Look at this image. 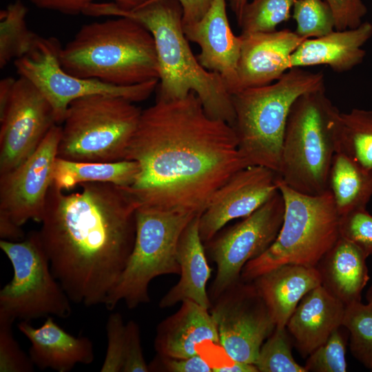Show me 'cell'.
Listing matches in <instances>:
<instances>
[{
    "instance_id": "cell-1",
    "label": "cell",
    "mask_w": 372,
    "mask_h": 372,
    "mask_svg": "<svg viewBox=\"0 0 372 372\" xmlns=\"http://www.w3.org/2000/svg\"><path fill=\"white\" fill-rule=\"evenodd\" d=\"M124 160L139 165L136 180L125 187L139 206L194 216L249 165L234 128L209 116L194 92L183 99L157 98L142 110Z\"/></svg>"
},
{
    "instance_id": "cell-2",
    "label": "cell",
    "mask_w": 372,
    "mask_h": 372,
    "mask_svg": "<svg viewBox=\"0 0 372 372\" xmlns=\"http://www.w3.org/2000/svg\"><path fill=\"white\" fill-rule=\"evenodd\" d=\"M66 194L52 185L39 235L70 300L105 304L132 252L139 207L125 187L89 183Z\"/></svg>"
},
{
    "instance_id": "cell-3",
    "label": "cell",
    "mask_w": 372,
    "mask_h": 372,
    "mask_svg": "<svg viewBox=\"0 0 372 372\" xmlns=\"http://www.w3.org/2000/svg\"><path fill=\"white\" fill-rule=\"evenodd\" d=\"M116 14L139 21L154 37L159 70L157 98L183 99L194 92L209 116L233 126L231 94L222 77L203 67L194 54L177 0H148L134 10L120 7Z\"/></svg>"
},
{
    "instance_id": "cell-4",
    "label": "cell",
    "mask_w": 372,
    "mask_h": 372,
    "mask_svg": "<svg viewBox=\"0 0 372 372\" xmlns=\"http://www.w3.org/2000/svg\"><path fill=\"white\" fill-rule=\"evenodd\" d=\"M114 17L83 25L60 50L63 69L117 86L159 81L152 33L134 19Z\"/></svg>"
},
{
    "instance_id": "cell-5",
    "label": "cell",
    "mask_w": 372,
    "mask_h": 372,
    "mask_svg": "<svg viewBox=\"0 0 372 372\" xmlns=\"http://www.w3.org/2000/svg\"><path fill=\"white\" fill-rule=\"evenodd\" d=\"M324 88V75L292 68L270 84L242 89L231 95L232 127L238 147L249 165L278 174L283 138L292 105L302 94Z\"/></svg>"
},
{
    "instance_id": "cell-6",
    "label": "cell",
    "mask_w": 372,
    "mask_h": 372,
    "mask_svg": "<svg viewBox=\"0 0 372 372\" xmlns=\"http://www.w3.org/2000/svg\"><path fill=\"white\" fill-rule=\"evenodd\" d=\"M340 114L325 87L306 92L295 101L285 127L278 172L288 187L311 196L329 190Z\"/></svg>"
},
{
    "instance_id": "cell-7",
    "label": "cell",
    "mask_w": 372,
    "mask_h": 372,
    "mask_svg": "<svg viewBox=\"0 0 372 372\" xmlns=\"http://www.w3.org/2000/svg\"><path fill=\"white\" fill-rule=\"evenodd\" d=\"M278 189L285 203L282 226L269 247L243 267L244 281L284 265L316 267L340 238V216L329 190L317 196L302 194L280 178Z\"/></svg>"
},
{
    "instance_id": "cell-8",
    "label": "cell",
    "mask_w": 372,
    "mask_h": 372,
    "mask_svg": "<svg viewBox=\"0 0 372 372\" xmlns=\"http://www.w3.org/2000/svg\"><path fill=\"white\" fill-rule=\"evenodd\" d=\"M142 110L125 98L105 94L73 101L62 122L57 157L76 161L124 160Z\"/></svg>"
},
{
    "instance_id": "cell-9",
    "label": "cell",
    "mask_w": 372,
    "mask_h": 372,
    "mask_svg": "<svg viewBox=\"0 0 372 372\" xmlns=\"http://www.w3.org/2000/svg\"><path fill=\"white\" fill-rule=\"evenodd\" d=\"M196 216L139 206L136 211V236L126 265L109 294L105 307L119 302L130 309L150 301L149 285L160 276L180 274L177 245L180 236Z\"/></svg>"
},
{
    "instance_id": "cell-10",
    "label": "cell",
    "mask_w": 372,
    "mask_h": 372,
    "mask_svg": "<svg viewBox=\"0 0 372 372\" xmlns=\"http://www.w3.org/2000/svg\"><path fill=\"white\" fill-rule=\"evenodd\" d=\"M13 269L12 280L0 291V313L28 321L72 313L70 299L54 276L39 232L20 241L0 240Z\"/></svg>"
},
{
    "instance_id": "cell-11",
    "label": "cell",
    "mask_w": 372,
    "mask_h": 372,
    "mask_svg": "<svg viewBox=\"0 0 372 372\" xmlns=\"http://www.w3.org/2000/svg\"><path fill=\"white\" fill-rule=\"evenodd\" d=\"M61 48L55 37H40L29 54L14 61L19 76L30 81L48 101L57 124L62 123L70 104L79 98L105 94L135 103L149 98L158 85V80H153L134 85L117 86L75 76L61 67Z\"/></svg>"
},
{
    "instance_id": "cell-12",
    "label": "cell",
    "mask_w": 372,
    "mask_h": 372,
    "mask_svg": "<svg viewBox=\"0 0 372 372\" xmlns=\"http://www.w3.org/2000/svg\"><path fill=\"white\" fill-rule=\"evenodd\" d=\"M284 213V199L278 189L251 214L205 243L216 265V273L208 291L211 302L240 280L247 262L260 256L273 242Z\"/></svg>"
},
{
    "instance_id": "cell-13",
    "label": "cell",
    "mask_w": 372,
    "mask_h": 372,
    "mask_svg": "<svg viewBox=\"0 0 372 372\" xmlns=\"http://www.w3.org/2000/svg\"><path fill=\"white\" fill-rule=\"evenodd\" d=\"M211 303L219 342L229 359L254 364L276 324L254 282L240 280Z\"/></svg>"
},
{
    "instance_id": "cell-14",
    "label": "cell",
    "mask_w": 372,
    "mask_h": 372,
    "mask_svg": "<svg viewBox=\"0 0 372 372\" xmlns=\"http://www.w3.org/2000/svg\"><path fill=\"white\" fill-rule=\"evenodd\" d=\"M0 174L15 168L37 149L56 123L53 109L28 79H15L0 107Z\"/></svg>"
},
{
    "instance_id": "cell-15",
    "label": "cell",
    "mask_w": 372,
    "mask_h": 372,
    "mask_svg": "<svg viewBox=\"0 0 372 372\" xmlns=\"http://www.w3.org/2000/svg\"><path fill=\"white\" fill-rule=\"evenodd\" d=\"M61 134V126L54 125L32 154L0 174V214L20 227L30 220L41 223L53 183Z\"/></svg>"
},
{
    "instance_id": "cell-16",
    "label": "cell",
    "mask_w": 372,
    "mask_h": 372,
    "mask_svg": "<svg viewBox=\"0 0 372 372\" xmlns=\"http://www.w3.org/2000/svg\"><path fill=\"white\" fill-rule=\"evenodd\" d=\"M279 174L259 165H249L231 175L214 193L199 219L203 243L229 221L245 218L278 191Z\"/></svg>"
},
{
    "instance_id": "cell-17",
    "label": "cell",
    "mask_w": 372,
    "mask_h": 372,
    "mask_svg": "<svg viewBox=\"0 0 372 372\" xmlns=\"http://www.w3.org/2000/svg\"><path fill=\"white\" fill-rule=\"evenodd\" d=\"M227 0H212L200 19L183 26L187 39L200 48L198 61L209 71L218 74L232 95L239 90L238 68L242 38L230 26Z\"/></svg>"
},
{
    "instance_id": "cell-18",
    "label": "cell",
    "mask_w": 372,
    "mask_h": 372,
    "mask_svg": "<svg viewBox=\"0 0 372 372\" xmlns=\"http://www.w3.org/2000/svg\"><path fill=\"white\" fill-rule=\"evenodd\" d=\"M240 35L238 91L279 79L291 69L292 54L307 39L289 29Z\"/></svg>"
},
{
    "instance_id": "cell-19",
    "label": "cell",
    "mask_w": 372,
    "mask_h": 372,
    "mask_svg": "<svg viewBox=\"0 0 372 372\" xmlns=\"http://www.w3.org/2000/svg\"><path fill=\"white\" fill-rule=\"evenodd\" d=\"M17 327L30 341L32 364L41 370L68 372L78 364H90L94 360L91 340L68 333L51 316L39 327L28 321H21Z\"/></svg>"
},
{
    "instance_id": "cell-20",
    "label": "cell",
    "mask_w": 372,
    "mask_h": 372,
    "mask_svg": "<svg viewBox=\"0 0 372 372\" xmlns=\"http://www.w3.org/2000/svg\"><path fill=\"white\" fill-rule=\"evenodd\" d=\"M209 309L192 300L157 326L154 339L156 355L186 358L198 353L204 342L220 343L216 322Z\"/></svg>"
},
{
    "instance_id": "cell-21",
    "label": "cell",
    "mask_w": 372,
    "mask_h": 372,
    "mask_svg": "<svg viewBox=\"0 0 372 372\" xmlns=\"http://www.w3.org/2000/svg\"><path fill=\"white\" fill-rule=\"evenodd\" d=\"M345 305L322 285L300 300L286 325L300 354L308 357L342 326Z\"/></svg>"
},
{
    "instance_id": "cell-22",
    "label": "cell",
    "mask_w": 372,
    "mask_h": 372,
    "mask_svg": "<svg viewBox=\"0 0 372 372\" xmlns=\"http://www.w3.org/2000/svg\"><path fill=\"white\" fill-rule=\"evenodd\" d=\"M371 37L372 23L362 22L355 28L307 39L292 54L291 68L324 65L336 72H347L363 61L366 51L362 47Z\"/></svg>"
},
{
    "instance_id": "cell-23",
    "label": "cell",
    "mask_w": 372,
    "mask_h": 372,
    "mask_svg": "<svg viewBox=\"0 0 372 372\" xmlns=\"http://www.w3.org/2000/svg\"><path fill=\"white\" fill-rule=\"evenodd\" d=\"M200 216L193 218L183 231L177 245L180 280L163 296L159 307H171L179 302L192 300L210 309L211 301L207 283L211 269L207 262L205 248L199 232Z\"/></svg>"
},
{
    "instance_id": "cell-24",
    "label": "cell",
    "mask_w": 372,
    "mask_h": 372,
    "mask_svg": "<svg viewBox=\"0 0 372 372\" xmlns=\"http://www.w3.org/2000/svg\"><path fill=\"white\" fill-rule=\"evenodd\" d=\"M264 299L276 327L285 328L302 298L322 285L316 267L288 264L267 271L253 281Z\"/></svg>"
},
{
    "instance_id": "cell-25",
    "label": "cell",
    "mask_w": 372,
    "mask_h": 372,
    "mask_svg": "<svg viewBox=\"0 0 372 372\" xmlns=\"http://www.w3.org/2000/svg\"><path fill=\"white\" fill-rule=\"evenodd\" d=\"M368 256L355 245L340 236L316 267L322 285L345 306L361 301L369 280Z\"/></svg>"
},
{
    "instance_id": "cell-26",
    "label": "cell",
    "mask_w": 372,
    "mask_h": 372,
    "mask_svg": "<svg viewBox=\"0 0 372 372\" xmlns=\"http://www.w3.org/2000/svg\"><path fill=\"white\" fill-rule=\"evenodd\" d=\"M139 170L138 163L132 160L87 162L57 157L54 163L52 185L62 191L89 183L130 187L136 180Z\"/></svg>"
},
{
    "instance_id": "cell-27",
    "label": "cell",
    "mask_w": 372,
    "mask_h": 372,
    "mask_svg": "<svg viewBox=\"0 0 372 372\" xmlns=\"http://www.w3.org/2000/svg\"><path fill=\"white\" fill-rule=\"evenodd\" d=\"M328 186L339 216L366 209L372 197V168L337 152L332 160Z\"/></svg>"
},
{
    "instance_id": "cell-28",
    "label": "cell",
    "mask_w": 372,
    "mask_h": 372,
    "mask_svg": "<svg viewBox=\"0 0 372 372\" xmlns=\"http://www.w3.org/2000/svg\"><path fill=\"white\" fill-rule=\"evenodd\" d=\"M28 8L21 0L9 3L0 12V68L29 54L41 36L29 29Z\"/></svg>"
},
{
    "instance_id": "cell-29",
    "label": "cell",
    "mask_w": 372,
    "mask_h": 372,
    "mask_svg": "<svg viewBox=\"0 0 372 372\" xmlns=\"http://www.w3.org/2000/svg\"><path fill=\"white\" fill-rule=\"evenodd\" d=\"M336 141V153L372 168V110L354 108L340 112Z\"/></svg>"
},
{
    "instance_id": "cell-30",
    "label": "cell",
    "mask_w": 372,
    "mask_h": 372,
    "mask_svg": "<svg viewBox=\"0 0 372 372\" xmlns=\"http://www.w3.org/2000/svg\"><path fill=\"white\" fill-rule=\"evenodd\" d=\"M107 349L101 372H123L125 365L142 351L138 324L134 320L124 323L119 313H113L106 324Z\"/></svg>"
},
{
    "instance_id": "cell-31",
    "label": "cell",
    "mask_w": 372,
    "mask_h": 372,
    "mask_svg": "<svg viewBox=\"0 0 372 372\" xmlns=\"http://www.w3.org/2000/svg\"><path fill=\"white\" fill-rule=\"evenodd\" d=\"M296 0H249L238 22L240 34L269 32L291 17Z\"/></svg>"
},
{
    "instance_id": "cell-32",
    "label": "cell",
    "mask_w": 372,
    "mask_h": 372,
    "mask_svg": "<svg viewBox=\"0 0 372 372\" xmlns=\"http://www.w3.org/2000/svg\"><path fill=\"white\" fill-rule=\"evenodd\" d=\"M342 326L350 333L351 354L372 371V307L361 301L346 305Z\"/></svg>"
},
{
    "instance_id": "cell-33",
    "label": "cell",
    "mask_w": 372,
    "mask_h": 372,
    "mask_svg": "<svg viewBox=\"0 0 372 372\" xmlns=\"http://www.w3.org/2000/svg\"><path fill=\"white\" fill-rule=\"evenodd\" d=\"M292 9L295 32L304 39L320 37L335 29L334 14L325 0H296Z\"/></svg>"
},
{
    "instance_id": "cell-34",
    "label": "cell",
    "mask_w": 372,
    "mask_h": 372,
    "mask_svg": "<svg viewBox=\"0 0 372 372\" xmlns=\"http://www.w3.org/2000/svg\"><path fill=\"white\" fill-rule=\"evenodd\" d=\"M254 365L259 372H307L292 355L286 327L275 328L262 344Z\"/></svg>"
},
{
    "instance_id": "cell-35",
    "label": "cell",
    "mask_w": 372,
    "mask_h": 372,
    "mask_svg": "<svg viewBox=\"0 0 372 372\" xmlns=\"http://www.w3.org/2000/svg\"><path fill=\"white\" fill-rule=\"evenodd\" d=\"M304 366L307 372L347 371L346 342L339 328L307 357Z\"/></svg>"
},
{
    "instance_id": "cell-36",
    "label": "cell",
    "mask_w": 372,
    "mask_h": 372,
    "mask_svg": "<svg viewBox=\"0 0 372 372\" xmlns=\"http://www.w3.org/2000/svg\"><path fill=\"white\" fill-rule=\"evenodd\" d=\"M14 320L0 313V371L30 372L34 366L13 335L12 326Z\"/></svg>"
},
{
    "instance_id": "cell-37",
    "label": "cell",
    "mask_w": 372,
    "mask_h": 372,
    "mask_svg": "<svg viewBox=\"0 0 372 372\" xmlns=\"http://www.w3.org/2000/svg\"><path fill=\"white\" fill-rule=\"evenodd\" d=\"M249 0H227L237 22ZM331 6L335 17L336 30H344L358 27L367 12L362 0H325Z\"/></svg>"
},
{
    "instance_id": "cell-38",
    "label": "cell",
    "mask_w": 372,
    "mask_h": 372,
    "mask_svg": "<svg viewBox=\"0 0 372 372\" xmlns=\"http://www.w3.org/2000/svg\"><path fill=\"white\" fill-rule=\"evenodd\" d=\"M340 236L359 247L367 256L372 254V215L359 209L340 216Z\"/></svg>"
},
{
    "instance_id": "cell-39",
    "label": "cell",
    "mask_w": 372,
    "mask_h": 372,
    "mask_svg": "<svg viewBox=\"0 0 372 372\" xmlns=\"http://www.w3.org/2000/svg\"><path fill=\"white\" fill-rule=\"evenodd\" d=\"M34 6L58 12L68 15L83 13L86 8L94 0H28ZM120 7L126 10H134L148 0H113Z\"/></svg>"
},
{
    "instance_id": "cell-40",
    "label": "cell",
    "mask_w": 372,
    "mask_h": 372,
    "mask_svg": "<svg viewBox=\"0 0 372 372\" xmlns=\"http://www.w3.org/2000/svg\"><path fill=\"white\" fill-rule=\"evenodd\" d=\"M149 371L213 372V367L199 354L186 358L156 356L148 365Z\"/></svg>"
},
{
    "instance_id": "cell-41",
    "label": "cell",
    "mask_w": 372,
    "mask_h": 372,
    "mask_svg": "<svg viewBox=\"0 0 372 372\" xmlns=\"http://www.w3.org/2000/svg\"><path fill=\"white\" fill-rule=\"evenodd\" d=\"M177 1L183 9V26L190 25L200 19L209 9L212 1V0Z\"/></svg>"
},
{
    "instance_id": "cell-42",
    "label": "cell",
    "mask_w": 372,
    "mask_h": 372,
    "mask_svg": "<svg viewBox=\"0 0 372 372\" xmlns=\"http://www.w3.org/2000/svg\"><path fill=\"white\" fill-rule=\"evenodd\" d=\"M23 236L21 227L17 225L8 216L0 214V237L2 240L20 241L23 240Z\"/></svg>"
},
{
    "instance_id": "cell-43",
    "label": "cell",
    "mask_w": 372,
    "mask_h": 372,
    "mask_svg": "<svg viewBox=\"0 0 372 372\" xmlns=\"http://www.w3.org/2000/svg\"><path fill=\"white\" fill-rule=\"evenodd\" d=\"M214 372H258L253 364L244 363L231 360L230 363L221 366H214Z\"/></svg>"
},
{
    "instance_id": "cell-44",
    "label": "cell",
    "mask_w": 372,
    "mask_h": 372,
    "mask_svg": "<svg viewBox=\"0 0 372 372\" xmlns=\"http://www.w3.org/2000/svg\"><path fill=\"white\" fill-rule=\"evenodd\" d=\"M367 304L372 307V285L366 293Z\"/></svg>"
}]
</instances>
